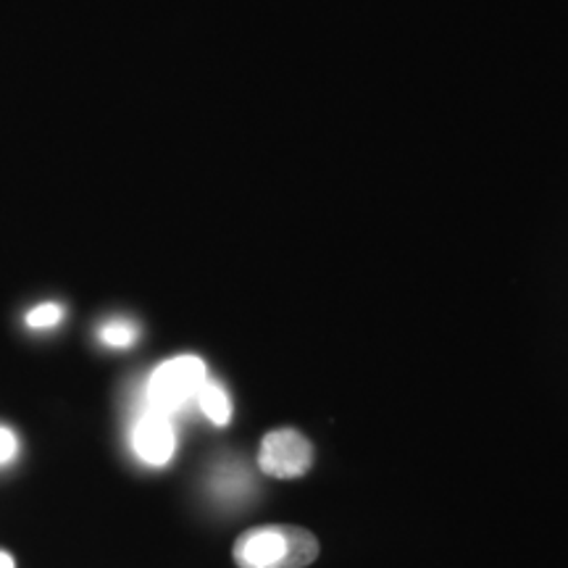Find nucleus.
<instances>
[{
    "label": "nucleus",
    "instance_id": "4",
    "mask_svg": "<svg viewBox=\"0 0 568 568\" xmlns=\"http://www.w3.org/2000/svg\"><path fill=\"white\" fill-rule=\"evenodd\" d=\"M132 447L138 458L148 466L169 464L176 450V435L169 416L159 410L148 408L142 410L138 422L132 426Z\"/></svg>",
    "mask_w": 568,
    "mask_h": 568
},
{
    "label": "nucleus",
    "instance_id": "2",
    "mask_svg": "<svg viewBox=\"0 0 568 568\" xmlns=\"http://www.w3.org/2000/svg\"><path fill=\"white\" fill-rule=\"evenodd\" d=\"M205 379H209V374H205V364L197 355H180V358L166 361L148 379L145 406L163 416H172L195 400Z\"/></svg>",
    "mask_w": 568,
    "mask_h": 568
},
{
    "label": "nucleus",
    "instance_id": "8",
    "mask_svg": "<svg viewBox=\"0 0 568 568\" xmlns=\"http://www.w3.org/2000/svg\"><path fill=\"white\" fill-rule=\"evenodd\" d=\"M63 318V308L55 303H42L38 308H32L27 314V324L34 326V329H48V326H55Z\"/></svg>",
    "mask_w": 568,
    "mask_h": 568
},
{
    "label": "nucleus",
    "instance_id": "10",
    "mask_svg": "<svg viewBox=\"0 0 568 568\" xmlns=\"http://www.w3.org/2000/svg\"><path fill=\"white\" fill-rule=\"evenodd\" d=\"M0 568H13V558L9 552H0Z\"/></svg>",
    "mask_w": 568,
    "mask_h": 568
},
{
    "label": "nucleus",
    "instance_id": "3",
    "mask_svg": "<svg viewBox=\"0 0 568 568\" xmlns=\"http://www.w3.org/2000/svg\"><path fill=\"white\" fill-rule=\"evenodd\" d=\"M314 460V447L295 429H276L264 437L258 453V468L274 479L303 477Z\"/></svg>",
    "mask_w": 568,
    "mask_h": 568
},
{
    "label": "nucleus",
    "instance_id": "1",
    "mask_svg": "<svg viewBox=\"0 0 568 568\" xmlns=\"http://www.w3.org/2000/svg\"><path fill=\"white\" fill-rule=\"evenodd\" d=\"M316 556V537L301 527H255L234 542L240 568H303Z\"/></svg>",
    "mask_w": 568,
    "mask_h": 568
},
{
    "label": "nucleus",
    "instance_id": "6",
    "mask_svg": "<svg viewBox=\"0 0 568 568\" xmlns=\"http://www.w3.org/2000/svg\"><path fill=\"white\" fill-rule=\"evenodd\" d=\"M138 324L132 322V318H109L101 326V332H98V337H101L103 345L109 347H130L134 345V339H138Z\"/></svg>",
    "mask_w": 568,
    "mask_h": 568
},
{
    "label": "nucleus",
    "instance_id": "5",
    "mask_svg": "<svg viewBox=\"0 0 568 568\" xmlns=\"http://www.w3.org/2000/svg\"><path fill=\"white\" fill-rule=\"evenodd\" d=\"M195 400H197V406H201L203 414L209 416L216 426H224L232 418L230 395H226V389L219 385V382L205 379V385L201 387V393H197Z\"/></svg>",
    "mask_w": 568,
    "mask_h": 568
},
{
    "label": "nucleus",
    "instance_id": "9",
    "mask_svg": "<svg viewBox=\"0 0 568 568\" xmlns=\"http://www.w3.org/2000/svg\"><path fill=\"white\" fill-rule=\"evenodd\" d=\"M17 437H13V432L3 429L0 426V464H9V460L17 456Z\"/></svg>",
    "mask_w": 568,
    "mask_h": 568
},
{
    "label": "nucleus",
    "instance_id": "7",
    "mask_svg": "<svg viewBox=\"0 0 568 568\" xmlns=\"http://www.w3.org/2000/svg\"><path fill=\"white\" fill-rule=\"evenodd\" d=\"M213 487L219 489V493H224L226 497H240L243 493L251 489V477L245 474L243 466H226L222 471L213 477Z\"/></svg>",
    "mask_w": 568,
    "mask_h": 568
}]
</instances>
